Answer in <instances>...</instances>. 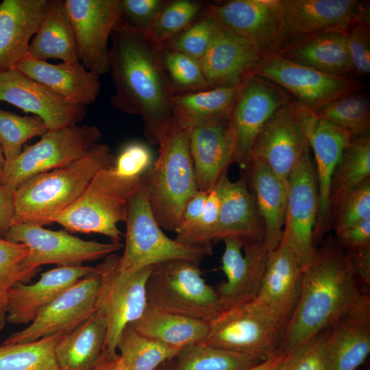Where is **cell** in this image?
I'll return each mask as SVG.
<instances>
[{
  "label": "cell",
  "mask_w": 370,
  "mask_h": 370,
  "mask_svg": "<svg viewBox=\"0 0 370 370\" xmlns=\"http://www.w3.org/2000/svg\"><path fill=\"white\" fill-rule=\"evenodd\" d=\"M110 48V71L115 92L111 104L140 116L147 142L158 145L162 127L172 116L173 96L161 63L158 45L120 21Z\"/></svg>",
  "instance_id": "6da1fadb"
},
{
  "label": "cell",
  "mask_w": 370,
  "mask_h": 370,
  "mask_svg": "<svg viewBox=\"0 0 370 370\" xmlns=\"http://www.w3.org/2000/svg\"><path fill=\"white\" fill-rule=\"evenodd\" d=\"M368 294L362 291L334 235H326L303 269L299 299L278 352L286 354L330 326Z\"/></svg>",
  "instance_id": "7a4b0ae2"
},
{
  "label": "cell",
  "mask_w": 370,
  "mask_h": 370,
  "mask_svg": "<svg viewBox=\"0 0 370 370\" xmlns=\"http://www.w3.org/2000/svg\"><path fill=\"white\" fill-rule=\"evenodd\" d=\"M115 162L109 145L98 143L72 162L25 180L13 193L12 225L53 223L79 197L98 171L114 167Z\"/></svg>",
  "instance_id": "3957f363"
},
{
  "label": "cell",
  "mask_w": 370,
  "mask_h": 370,
  "mask_svg": "<svg viewBox=\"0 0 370 370\" xmlns=\"http://www.w3.org/2000/svg\"><path fill=\"white\" fill-rule=\"evenodd\" d=\"M189 130L173 116L166 121L158 136V157L145 173L150 208L158 225L169 231L179 228L185 204L198 190Z\"/></svg>",
  "instance_id": "277c9868"
},
{
  "label": "cell",
  "mask_w": 370,
  "mask_h": 370,
  "mask_svg": "<svg viewBox=\"0 0 370 370\" xmlns=\"http://www.w3.org/2000/svg\"><path fill=\"white\" fill-rule=\"evenodd\" d=\"M142 177L123 175L114 167L100 170L79 197L53 223L71 232L100 234L112 243H120L123 234L117 223L125 221L127 201Z\"/></svg>",
  "instance_id": "5b68a950"
},
{
  "label": "cell",
  "mask_w": 370,
  "mask_h": 370,
  "mask_svg": "<svg viewBox=\"0 0 370 370\" xmlns=\"http://www.w3.org/2000/svg\"><path fill=\"white\" fill-rule=\"evenodd\" d=\"M125 244L119 267L133 273L145 267L173 260H185L198 265L206 253L201 249L169 238L155 219L148 200L145 175L130 197L125 210Z\"/></svg>",
  "instance_id": "8992f818"
},
{
  "label": "cell",
  "mask_w": 370,
  "mask_h": 370,
  "mask_svg": "<svg viewBox=\"0 0 370 370\" xmlns=\"http://www.w3.org/2000/svg\"><path fill=\"white\" fill-rule=\"evenodd\" d=\"M208 325L201 342L264 360L278 353L287 323L254 297L223 306Z\"/></svg>",
  "instance_id": "52a82bcc"
},
{
  "label": "cell",
  "mask_w": 370,
  "mask_h": 370,
  "mask_svg": "<svg viewBox=\"0 0 370 370\" xmlns=\"http://www.w3.org/2000/svg\"><path fill=\"white\" fill-rule=\"evenodd\" d=\"M199 266L185 260L157 264L146 283L147 304L162 311L210 322L223 306L216 288L206 283Z\"/></svg>",
  "instance_id": "ba28073f"
},
{
  "label": "cell",
  "mask_w": 370,
  "mask_h": 370,
  "mask_svg": "<svg viewBox=\"0 0 370 370\" xmlns=\"http://www.w3.org/2000/svg\"><path fill=\"white\" fill-rule=\"evenodd\" d=\"M119 260L120 256L112 254L95 267L100 275L96 312L106 325L103 356L109 360L118 356L116 345L123 329L145 310L146 283L156 266L128 273L121 270Z\"/></svg>",
  "instance_id": "9c48e42d"
},
{
  "label": "cell",
  "mask_w": 370,
  "mask_h": 370,
  "mask_svg": "<svg viewBox=\"0 0 370 370\" xmlns=\"http://www.w3.org/2000/svg\"><path fill=\"white\" fill-rule=\"evenodd\" d=\"M5 239L24 244L29 249L28 255L21 264L24 284L29 282L42 265H82L86 261L104 258L123 247L121 242L103 243L84 241L66 230L54 231L29 223L11 225Z\"/></svg>",
  "instance_id": "30bf717a"
},
{
  "label": "cell",
  "mask_w": 370,
  "mask_h": 370,
  "mask_svg": "<svg viewBox=\"0 0 370 370\" xmlns=\"http://www.w3.org/2000/svg\"><path fill=\"white\" fill-rule=\"evenodd\" d=\"M101 137V131L95 125H75L48 130L16 158L5 160L1 184L14 193L29 178L79 158Z\"/></svg>",
  "instance_id": "8fae6325"
},
{
  "label": "cell",
  "mask_w": 370,
  "mask_h": 370,
  "mask_svg": "<svg viewBox=\"0 0 370 370\" xmlns=\"http://www.w3.org/2000/svg\"><path fill=\"white\" fill-rule=\"evenodd\" d=\"M203 13L245 39L263 58L282 49L286 31L281 0L205 2Z\"/></svg>",
  "instance_id": "7c38bea8"
},
{
  "label": "cell",
  "mask_w": 370,
  "mask_h": 370,
  "mask_svg": "<svg viewBox=\"0 0 370 370\" xmlns=\"http://www.w3.org/2000/svg\"><path fill=\"white\" fill-rule=\"evenodd\" d=\"M310 147L292 170L288 180L284 225L281 241L295 254L303 269L314 258L313 231L319 207L314 163Z\"/></svg>",
  "instance_id": "4fadbf2b"
},
{
  "label": "cell",
  "mask_w": 370,
  "mask_h": 370,
  "mask_svg": "<svg viewBox=\"0 0 370 370\" xmlns=\"http://www.w3.org/2000/svg\"><path fill=\"white\" fill-rule=\"evenodd\" d=\"M281 4L286 31L281 51L317 35L345 34L356 24L370 23L367 1L281 0Z\"/></svg>",
  "instance_id": "5bb4252c"
},
{
  "label": "cell",
  "mask_w": 370,
  "mask_h": 370,
  "mask_svg": "<svg viewBox=\"0 0 370 370\" xmlns=\"http://www.w3.org/2000/svg\"><path fill=\"white\" fill-rule=\"evenodd\" d=\"M251 76L278 84L312 110L338 98L358 92L364 86L363 83L347 76L321 72L278 54L263 58L252 71Z\"/></svg>",
  "instance_id": "9a60e30c"
},
{
  "label": "cell",
  "mask_w": 370,
  "mask_h": 370,
  "mask_svg": "<svg viewBox=\"0 0 370 370\" xmlns=\"http://www.w3.org/2000/svg\"><path fill=\"white\" fill-rule=\"evenodd\" d=\"M78 59L99 76L110 71L108 40L119 21V0H64Z\"/></svg>",
  "instance_id": "2e32d148"
},
{
  "label": "cell",
  "mask_w": 370,
  "mask_h": 370,
  "mask_svg": "<svg viewBox=\"0 0 370 370\" xmlns=\"http://www.w3.org/2000/svg\"><path fill=\"white\" fill-rule=\"evenodd\" d=\"M308 147L297 101L290 99L268 119L257 134L249 161H261L288 183L291 172Z\"/></svg>",
  "instance_id": "e0dca14e"
},
{
  "label": "cell",
  "mask_w": 370,
  "mask_h": 370,
  "mask_svg": "<svg viewBox=\"0 0 370 370\" xmlns=\"http://www.w3.org/2000/svg\"><path fill=\"white\" fill-rule=\"evenodd\" d=\"M100 275L95 269L43 308L27 328L10 334L2 345L30 343L72 331L96 311Z\"/></svg>",
  "instance_id": "ac0fdd59"
},
{
  "label": "cell",
  "mask_w": 370,
  "mask_h": 370,
  "mask_svg": "<svg viewBox=\"0 0 370 370\" xmlns=\"http://www.w3.org/2000/svg\"><path fill=\"white\" fill-rule=\"evenodd\" d=\"M309 146L314 156L319 207L313 231L317 247L332 230L330 188L334 169L343 151L352 140V134L337 125L317 117L304 106L299 108Z\"/></svg>",
  "instance_id": "d6986e66"
},
{
  "label": "cell",
  "mask_w": 370,
  "mask_h": 370,
  "mask_svg": "<svg viewBox=\"0 0 370 370\" xmlns=\"http://www.w3.org/2000/svg\"><path fill=\"white\" fill-rule=\"evenodd\" d=\"M290 99L285 91L264 78L251 76L245 82L230 116L234 136L233 163L246 167L257 134Z\"/></svg>",
  "instance_id": "ffe728a7"
},
{
  "label": "cell",
  "mask_w": 370,
  "mask_h": 370,
  "mask_svg": "<svg viewBox=\"0 0 370 370\" xmlns=\"http://www.w3.org/2000/svg\"><path fill=\"white\" fill-rule=\"evenodd\" d=\"M214 188L220 206L213 243L231 239L243 250L264 245V223L245 179L232 182L225 173Z\"/></svg>",
  "instance_id": "44dd1931"
},
{
  "label": "cell",
  "mask_w": 370,
  "mask_h": 370,
  "mask_svg": "<svg viewBox=\"0 0 370 370\" xmlns=\"http://www.w3.org/2000/svg\"><path fill=\"white\" fill-rule=\"evenodd\" d=\"M0 101L39 116L48 130L77 125L87 111L15 69L0 73Z\"/></svg>",
  "instance_id": "7402d4cb"
},
{
  "label": "cell",
  "mask_w": 370,
  "mask_h": 370,
  "mask_svg": "<svg viewBox=\"0 0 370 370\" xmlns=\"http://www.w3.org/2000/svg\"><path fill=\"white\" fill-rule=\"evenodd\" d=\"M189 139L197 188L210 192L233 163L234 136L230 117L190 127Z\"/></svg>",
  "instance_id": "603a6c76"
},
{
  "label": "cell",
  "mask_w": 370,
  "mask_h": 370,
  "mask_svg": "<svg viewBox=\"0 0 370 370\" xmlns=\"http://www.w3.org/2000/svg\"><path fill=\"white\" fill-rule=\"evenodd\" d=\"M262 59L248 41L219 24L200 64L210 88L232 87L251 77Z\"/></svg>",
  "instance_id": "cb8c5ba5"
},
{
  "label": "cell",
  "mask_w": 370,
  "mask_h": 370,
  "mask_svg": "<svg viewBox=\"0 0 370 370\" xmlns=\"http://www.w3.org/2000/svg\"><path fill=\"white\" fill-rule=\"evenodd\" d=\"M95 267L77 265L57 267L42 273L32 284L14 283L8 291L6 322L13 325L32 323L40 312Z\"/></svg>",
  "instance_id": "d4e9b609"
},
{
  "label": "cell",
  "mask_w": 370,
  "mask_h": 370,
  "mask_svg": "<svg viewBox=\"0 0 370 370\" xmlns=\"http://www.w3.org/2000/svg\"><path fill=\"white\" fill-rule=\"evenodd\" d=\"M303 268L282 241L267 252L265 269L256 299L288 323L296 307Z\"/></svg>",
  "instance_id": "484cf974"
},
{
  "label": "cell",
  "mask_w": 370,
  "mask_h": 370,
  "mask_svg": "<svg viewBox=\"0 0 370 370\" xmlns=\"http://www.w3.org/2000/svg\"><path fill=\"white\" fill-rule=\"evenodd\" d=\"M14 69L53 92L85 106L93 103L100 92L99 76L80 62L55 64L28 54Z\"/></svg>",
  "instance_id": "4316f807"
},
{
  "label": "cell",
  "mask_w": 370,
  "mask_h": 370,
  "mask_svg": "<svg viewBox=\"0 0 370 370\" xmlns=\"http://www.w3.org/2000/svg\"><path fill=\"white\" fill-rule=\"evenodd\" d=\"M47 0H3L0 3V73L14 69L29 53Z\"/></svg>",
  "instance_id": "83f0119b"
},
{
  "label": "cell",
  "mask_w": 370,
  "mask_h": 370,
  "mask_svg": "<svg viewBox=\"0 0 370 370\" xmlns=\"http://www.w3.org/2000/svg\"><path fill=\"white\" fill-rule=\"evenodd\" d=\"M225 249L221 269L227 281L216 288L222 306L247 301L256 297L264 275L267 251L264 245L244 249L231 239L223 241Z\"/></svg>",
  "instance_id": "f1b7e54d"
},
{
  "label": "cell",
  "mask_w": 370,
  "mask_h": 370,
  "mask_svg": "<svg viewBox=\"0 0 370 370\" xmlns=\"http://www.w3.org/2000/svg\"><path fill=\"white\" fill-rule=\"evenodd\" d=\"M370 352V296L330 326V370H356Z\"/></svg>",
  "instance_id": "f546056e"
},
{
  "label": "cell",
  "mask_w": 370,
  "mask_h": 370,
  "mask_svg": "<svg viewBox=\"0 0 370 370\" xmlns=\"http://www.w3.org/2000/svg\"><path fill=\"white\" fill-rule=\"evenodd\" d=\"M243 177L254 194L265 225L264 247L267 251L281 241L284 225L288 183L282 181L265 164L251 160Z\"/></svg>",
  "instance_id": "4dcf8cb0"
},
{
  "label": "cell",
  "mask_w": 370,
  "mask_h": 370,
  "mask_svg": "<svg viewBox=\"0 0 370 370\" xmlns=\"http://www.w3.org/2000/svg\"><path fill=\"white\" fill-rule=\"evenodd\" d=\"M106 325L95 311L66 334L55 348L59 370H92L103 357Z\"/></svg>",
  "instance_id": "1f68e13d"
},
{
  "label": "cell",
  "mask_w": 370,
  "mask_h": 370,
  "mask_svg": "<svg viewBox=\"0 0 370 370\" xmlns=\"http://www.w3.org/2000/svg\"><path fill=\"white\" fill-rule=\"evenodd\" d=\"M28 54L45 61L79 62L64 0H47L42 23L30 42Z\"/></svg>",
  "instance_id": "d6a6232c"
},
{
  "label": "cell",
  "mask_w": 370,
  "mask_h": 370,
  "mask_svg": "<svg viewBox=\"0 0 370 370\" xmlns=\"http://www.w3.org/2000/svg\"><path fill=\"white\" fill-rule=\"evenodd\" d=\"M278 55L332 75L347 76L354 72L345 34L342 33L330 32L309 38Z\"/></svg>",
  "instance_id": "836d02e7"
},
{
  "label": "cell",
  "mask_w": 370,
  "mask_h": 370,
  "mask_svg": "<svg viewBox=\"0 0 370 370\" xmlns=\"http://www.w3.org/2000/svg\"><path fill=\"white\" fill-rule=\"evenodd\" d=\"M128 325L145 337L178 349L203 341L209 328L208 322L162 311L148 304L142 315Z\"/></svg>",
  "instance_id": "e575fe53"
},
{
  "label": "cell",
  "mask_w": 370,
  "mask_h": 370,
  "mask_svg": "<svg viewBox=\"0 0 370 370\" xmlns=\"http://www.w3.org/2000/svg\"><path fill=\"white\" fill-rule=\"evenodd\" d=\"M244 83L237 86L212 88L173 95L172 114L189 127L230 117Z\"/></svg>",
  "instance_id": "d590c367"
},
{
  "label": "cell",
  "mask_w": 370,
  "mask_h": 370,
  "mask_svg": "<svg viewBox=\"0 0 370 370\" xmlns=\"http://www.w3.org/2000/svg\"><path fill=\"white\" fill-rule=\"evenodd\" d=\"M262 361L254 355L199 342L181 348L164 363V370H248Z\"/></svg>",
  "instance_id": "8d00e7d4"
},
{
  "label": "cell",
  "mask_w": 370,
  "mask_h": 370,
  "mask_svg": "<svg viewBox=\"0 0 370 370\" xmlns=\"http://www.w3.org/2000/svg\"><path fill=\"white\" fill-rule=\"evenodd\" d=\"M368 178H370V134L352 136L332 176L330 209L344 195Z\"/></svg>",
  "instance_id": "74e56055"
},
{
  "label": "cell",
  "mask_w": 370,
  "mask_h": 370,
  "mask_svg": "<svg viewBox=\"0 0 370 370\" xmlns=\"http://www.w3.org/2000/svg\"><path fill=\"white\" fill-rule=\"evenodd\" d=\"M116 349L120 351L119 361L125 370H156L180 349L145 337L127 325L121 334Z\"/></svg>",
  "instance_id": "f35d334b"
},
{
  "label": "cell",
  "mask_w": 370,
  "mask_h": 370,
  "mask_svg": "<svg viewBox=\"0 0 370 370\" xmlns=\"http://www.w3.org/2000/svg\"><path fill=\"white\" fill-rule=\"evenodd\" d=\"M67 333H57L25 343L0 346V370H59L55 348Z\"/></svg>",
  "instance_id": "ab89813d"
},
{
  "label": "cell",
  "mask_w": 370,
  "mask_h": 370,
  "mask_svg": "<svg viewBox=\"0 0 370 370\" xmlns=\"http://www.w3.org/2000/svg\"><path fill=\"white\" fill-rule=\"evenodd\" d=\"M319 118L349 131L352 136L369 134L370 106L367 95L355 92L312 110Z\"/></svg>",
  "instance_id": "60d3db41"
},
{
  "label": "cell",
  "mask_w": 370,
  "mask_h": 370,
  "mask_svg": "<svg viewBox=\"0 0 370 370\" xmlns=\"http://www.w3.org/2000/svg\"><path fill=\"white\" fill-rule=\"evenodd\" d=\"M159 49L162 68L173 95L210 88L199 61L180 52L160 47Z\"/></svg>",
  "instance_id": "b9f144b4"
},
{
  "label": "cell",
  "mask_w": 370,
  "mask_h": 370,
  "mask_svg": "<svg viewBox=\"0 0 370 370\" xmlns=\"http://www.w3.org/2000/svg\"><path fill=\"white\" fill-rule=\"evenodd\" d=\"M204 4L197 0H168L146 36L157 45L164 42L199 18Z\"/></svg>",
  "instance_id": "7bdbcfd3"
},
{
  "label": "cell",
  "mask_w": 370,
  "mask_h": 370,
  "mask_svg": "<svg viewBox=\"0 0 370 370\" xmlns=\"http://www.w3.org/2000/svg\"><path fill=\"white\" fill-rule=\"evenodd\" d=\"M47 131L39 116H20L0 108V145L7 161L16 158L27 140Z\"/></svg>",
  "instance_id": "ee69618b"
},
{
  "label": "cell",
  "mask_w": 370,
  "mask_h": 370,
  "mask_svg": "<svg viewBox=\"0 0 370 370\" xmlns=\"http://www.w3.org/2000/svg\"><path fill=\"white\" fill-rule=\"evenodd\" d=\"M278 370H330V326L284 354Z\"/></svg>",
  "instance_id": "f6af8a7d"
},
{
  "label": "cell",
  "mask_w": 370,
  "mask_h": 370,
  "mask_svg": "<svg viewBox=\"0 0 370 370\" xmlns=\"http://www.w3.org/2000/svg\"><path fill=\"white\" fill-rule=\"evenodd\" d=\"M211 16L204 14L178 34L158 45L160 49L184 53L200 62L219 27Z\"/></svg>",
  "instance_id": "bcb514c9"
},
{
  "label": "cell",
  "mask_w": 370,
  "mask_h": 370,
  "mask_svg": "<svg viewBox=\"0 0 370 370\" xmlns=\"http://www.w3.org/2000/svg\"><path fill=\"white\" fill-rule=\"evenodd\" d=\"M219 199L213 188L208 197L203 213L188 226L178 229L175 241L202 249L206 256L212 254L214 232L219 212Z\"/></svg>",
  "instance_id": "7dc6e473"
},
{
  "label": "cell",
  "mask_w": 370,
  "mask_h": 370,
  "mask_svg": "<svg viewBox=\"0 0 370 370\" xmlns=\"http://www.w3.org/2000/svg\"><path fill=\"white\" fill-rule=\"evenodd\" d=\"M335 232L370 219V178L344 195L331 208Z\"/></svg>",
  "instance_id": "c3c4849f"
},
{
  "label": "cell",
  "mask_w": 370,
  "mask_h": 370,
  "mask_svg": "<svg viewBox=\"0 0 370 370\" xmlns=\"http://www.w3.org/2000/svg\"><path fill=\"white\" fill-rule=\"evenodd\" d=\"M28 247L0 236V331L6 323L7 293L16 282H21V264L28 255Z\"/></svg>",
  "instance_id": "681fc988"
},
{
  "label": "cell",
  "mask_w": 370,
  "mask_h": 370,
  "mask_svg": "<svg viewBox=\"0 0 370 370\" xmlns=\"http://www.w3.org/2000/svg\"><path fill=\"white\" fill-rule=\"evenodd\" d=\"M168 0H119V21L147 35Z\"/></svg>",
  "instance_id": "f907efd6"
},
{
  "label": "cell",
  "mask_w": 370,
  "mask_h": 370,
  "mask_svg": "<svg viewBox=\"0 0 370 370\" xmlns=\"http://www.w3.org/2000/svg\"><path fill=\"white\" fill-rule=\"evenodd\" d=\"M369 27L370 23L356 24L345 34L354 72L362 75L370 72Z\"/></svg>",
  "instance_id": "816d5d0a"
},
{
  "label": "cell",
  "mask_w": 370,
  "mask_h": 370,
  "mask_svg": "<svg viewBox=\"0 0 370 370\" xmlns=\"http://www.w3.org/2000/svg\"><path fill=\"white\" fill-rule=\"evenodd\" d=\"M152 153L149 148L140 143H131L125 146L116 157L114 169L130 177L143 175L152 166Z\"/></svg>",
  "instance_id": "f5cc1de1"
},
{
  "label": "cell",
  "mask_w": 370,
  "mask_h": 370,
  "mask_svg": "<svg viewBox=\"0 0 370 370\" xmlns=\"http://www.w3.org/2000/svg\"><path fill=\"white\" fill-rule=\"evenodd\" d=\"M334 237L345 251L370 249V219L335 232Z\"/></svg>",
  "instance_id": "db71d44e"
},
{
  "label": "cell",
  "mask_w": 370,
  "mask_h": 370,
  "mask_svg": "<svg viewBox=\"0 0 370 370\" xmlns=\"http://www.w3.org/2000/svg\"><path fill=\"white\" fill-rule=\"evenodd\" d=\"M209 193L197 190L190 197L184 208L181 224L178 229L188 226L200 217L205 208Z\"/></svg>",
  "instance_id": "11a10c76"
},
{
  "label": "cell",
  "mask_w": 370,
  "mask_h": 370,
  "mask_svg": "<svg viewBox=\"0 0 370 370\" xmlns=\"http://www.w3.org/2000/svg\"><path fill=\"white\" fill-rule=\"evenodd\" d=\"M14 214L13 193L0 183V236L5 238Z\"/></svg>",
  "instance_id": "9f6ffc18"
},
{
  "label": "cell",
  "mask_w": 370,
  "mask_h": 370,
  "mask_svg": "<svg viewBox=\"0 0 370 370\" xmlns=\"http://www.w3.org/2000/svg\"><path fill=\"white\" fill-rule=\"evenodd\" d=\"M284 357V354L278 352L248 370H278Z\"/></svg>",
  "instance_id": "6f0895ef"
},
{
  "label": "cell",
  "mask_w": 370,
  "mask_h": 370,
  "mask_svg": "<svg viewBox=\"0 0 370 370\" xmlns=\"http://www.w3.org/2000/svg\"><path fill=\"white\" fill-rule=\"evenodd\" d=\"M119 354L116 359L109 360L103 356L95 367V370H125L119 361Z\"/></svg>",
  "instance_id": "680465c9"
},
{
  "label": "cell",
  "mask_w": 370,
  "mask_h": 370,
  "mask_svg": "<svg viewBox=\"0 0 370 370\" xmlns=\"http://www.w3.org/2000/svg\"><path fill=\"white\" fill-rule=\"evenodd\" d=\"M5 162V158L4 157L1 147L0 145V183L3 174V167Z\"/></svg>",
  "instance_id": "91938a15"
},
{
  "label": "cell",
  "mask_w": 370,
  "mask_h": 370,
  "mask_svg": "<svg viewBox=\"0 0 370 370\" xmlns=\"http://www.w3.org/2000/svg\"><path fill=\"white\" fill-rule=\"evenodd\" d=\"M156 370H164V364L160 366Z\"/></svg>",
  "instance_id": "94428289"
},
{
  "label": "cell",
  "mask_w": 370,
  "mask_h": 370,
  "mask_svg": "<svg viewBox=\"0 0 370 370\" xmlns=\"http://www.w3.org/2000/svg\"><path fill=\"white\" fill-rule=\"evenodd\" d=\"M92 370H95V369H93Z\"/></svg>",
  "instance_id": "6125c7cd"
}]
</instances>
